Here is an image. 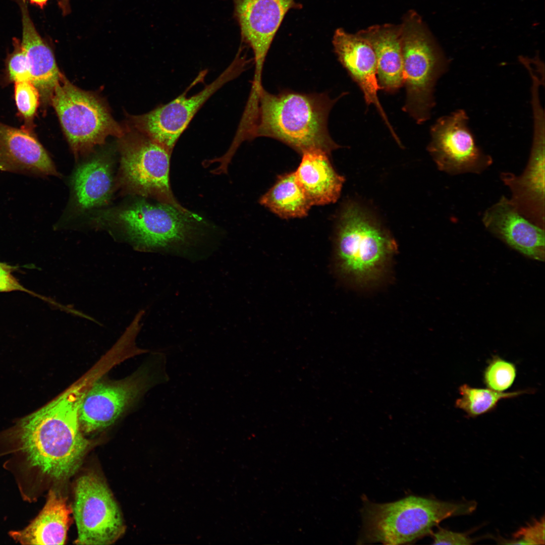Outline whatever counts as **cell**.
I'll list each match as a JSON object with an SVG mask.
<instances>
[{
	"label": "cell",
	"instance_id": "obj_19",
	"mask_svg": "<svg viewBox=\"0 0 545 545\" xmlns=\"http://www.w3.org/2000/svg\"><path fill=\"white\" fill-rule=\"evenodd\" d=\"M294 172L312 206L335 203L345 181L334 168L330 155L319 149L306 151Z\"/></svg>",
	"mask_w": 545,
	"mask_h": 545
},
{
	"label": "cell",
	"instance_id": "obj_31",
	"mask_svg": "<svg viewBox=\"0 0 545 545\" xmlns=\"http://www.w3.org/2000/svg\"><path fill=\"white\" fill-rule=\"evenodd\" d=\"M70 0H59L58 6L63 16L69 15L71 12Z\"/></svg>",
	"mask_w": 545,
	"mask_h": 545
},
{
	"label": "cell",
	"instance_id": "obj_12",
	"mask_svg": "<svg viewBox=\"0 0 545 545\" xmlns=\"http://www.w3.org/2000/svg\"><path fill=\"white\" fill-rule=\"evenodd\" d=\"M73 513L80 544H110L125 530L123 518L110 489L93 473L80 477L75 487Z\"/></svg>",
	"mask_w": 545,
	"mask_h": 545
},
{
	"label": "cell",
	"instance_id": "obj_16",
	"mask_svg": "<svg viewBox=\"0 0 545 545\" xmlns=\"http://www.w3.org/2000/svg\"><path fill=\"white\" fill-rule=\"evenodd\" d=\"M334 51L338 59L351 78L361 90L366 103L376 108L393 137H398L390 123L378 98L380 90L377 77L376 61L373 49L369 41L357 33L352 34L342 28L336 30L333 38Z\"/></svg>",
	"mask_w": 545,
	"mask_h": 545
},
{
	"label": "cell",
	"instance_id": "obj_5",
	"mask_svg": "<svg viewBox=\"0 0 545 545\" xmlns=\"http://www.w3.org/2000/svg\"><path fill=\"white\" fill-rule=\"evenodd\" d=\"M402 27L403 85L406 99L403 107L418 124L427 121L434 105L433 91L439 78L448 70L449 61L411 15Z\"/></svg>",
	"mask_w": 545,
	"mask_h": 545
},
{
	"label": "cell",
	"instance_id": "obj_30",
	"mask_svg": "<svg viewBox=\"0 0 545 545\" xmlns=\"http://www.w3.org/2000/svg\"><path fill=\"white\" fill-rule=\"evenodd\" d=\"M13 270L11 266L0 262V292L20 291L35 295L20 285L12 275Z\"/></svg>",
	"mask_w": 545,
	"mask_h": 545
},
{
	"label": "cell",
	"instance_id": "obj_20",
	"mask_svg": "<svg viewBox=\"0 0 545 545\" xmlns=\"http://www.w3.org/2000/svg\"><path fill=\"white\" fill-rule=\"evenodd\" d=\"M358 33L369 41L373 49L380 90L396 92L403 85L401 26L375 25Z\"/></svg>",
	"mask_w": 545,
	"mask_h": 545
},
{
	"label": "cell",
	"instance_id": "obj_23",
	"mask_svg": "<svg viewBox=\"0 0 545 545\" xmlns=\"http://www.w3.org/2000/svg\"><path fill=\"white\" fill-rule=\"evenodd\" d=\"M259 203L283 219L304 217L312 206L294 172L279 176Z\"/></svg>",
	"mask_w": 545,
	"mask_h": 545
},
{
	"label": "cell",
	"instance_id": "obj_10",
	"mask_svg": "<svg viewBox=\"0 0 545 545\" xmlns=\"http://www.w3.org/2000/svg\"><path fill=\"white\" fill-rule=\"evenodd\" d=\"M249 62L239 49L229 67L202 90L187 96L188 91L202 79L205 72H201L187 89L174 100L134 117L136 128L172 153L178 139L202 105L220 88L243 72Z\"/></svg>",
	"mask_w": 545,
	"mask_h": 545
},
{
	"label": "cell",
	"instance_id": "obj_18",
	"mask_svg": "<svg viewBox=\"0 0 545 545\" xmlns=\"http://www.w3.org/2000/svg\"><path fill=\"white\" fill-rule=\"evenodd\" d=\"M22 14V47L26 54L31 75L30 81L39 91L43 101L50 99L62 75L57 67L51 48L41 37L32 21L25 0H20Z\"/></svg>",
	"mask_w": 545,
	"mask_h": 545
},
{
	"label": "cell",
	"instance_id": "obj_6",
	"mask_svg": "<svg viewBox=\"0 0 545 545\" xmlns=\"http://www.w3.org/2000/svg\"><path fill=\"white\" fill-rule=\"evenodd\" d=\"M166 356L154 353L146 364L129 378L116 382L97 380L90 385L79 410L81 429L90 433L113 424L126 408L151 387L169 380Z\"/></svg>",
	"mask_w": 545,
	"mask_h": 545
},
{
	"label": "cell",
	"instance_id": "obj_13",
	"mask_svg": "<svg viewBox=\"0 0 545 545\" xmlns=\"http://www.w3.org/2000/svg\"><path fill=\"white\" fill-rule=\"evenodd\" d=\"M232 1L241 40L253 51V82L260 83L265 58L285 15L292 9H301L302 5L295 0Z\"/></svg>",
	"mask_w": 545,
	"mask_h": 545
},
{
	"label": "cell",
	"instance_id": "obj_8",
	"mask_svg": "<svg viewBox=\"0 0 545 545\" xmlns=\"http://www.w3.org/2000/svg\"><path fill=\"white\" fill-rule=\"evenodd\" d=\"M50 99L76 155L102 144L109 136L123 135L121 127L98 97L75 86L63 76Z\"/></svg>",
	"mask_w": 545,
	"mask_h": 545
},
{
	"label": "cell",
	"instance_id": "obj_22",
	"mask_svg": "<svg viewBox=\"0 0 545 545\" xmlns=\"http://www.w3.org/2000/svg\"><path fill=\"white\" fill-rule=\"evenodd\" d=\"M72 183L81 207L87 209L105 204L113 188L110 161L99 157L82 164L74 173Z\"/></svg>",
	"mask_w": 545,
	"mask_h": 545
},
{
	"label": "cell",
	"instance_id": "obj_32",
	"mask_svg": "<svg viewBox=\"0 0 545 545\" xmlns=\"http://www.w3.org/2000/svg\"><path fill=\"white\" fill-rule=\"evenodd\" d=\"M31 4L36 5L43 9L48 0H28Z\"/></svg>",
	"mask_w": 545,
	"mask_h": 545
},
{
	"label": "cell",
	"instance_id": "obj_25",
	"mask_svg": "<svg viewBox=\"0 0 545 545\" xmlns=\"http://www.w3.org/2000/svg\"><path fill=\"white\" fill-rule=\"evenodd\" d=\"M516 375L517 368L514 363L495 355L484 370L483 380L488 388L503 392L512 386Z\"/></svg>",
	"mask_w": 545,
	"mask_h": 545
},
{
	"label": "cell",
	"instance_id": "obj_9",
	"mask_svg": "<svg viewBox=\"0 0 545 545\" xmlns=\"http://www.w3.org/2000/svg\"><path fill=\"white\" fill-rule=\"evenodd\" d=\"M121 145L120 180L126 190L190 211L177 201L172 192L170 151L139 131L124 139Z\"/></svg>",
	"mask_w": 545,
	"mask_h": 545
},
{
	"label": "cell",
	"instance_id": "obj_14",
	"mask_svg": "<svg viewBox=\"0 0 545 545\" xmlns=\"http://www.w3.org/2000/svg\"><path fill=\"white\" fill-rule=\"evenodd\" d=\"M500 178L511 193L509 198L517 210L545 229V129L533 128L532 144L524 170L520 175L510 172Z\"/></svg>",
	"mask_w": 545,
	"mask_h": 545
},
{
	"label": "cell",
	"instance_id": "obj_15",
	"mask_svg": "<svg viewBox=\"0 0 545 545\" xmlns=\"http://www.w3.org/2000/svg\"><path fill=\"white\" fill-rule=\"evenodd\" d=\"M484 228L509 246L531 258L543 261L544 228L522 215L509 198L502 195L481 216Z\"/></svg>",
	"mask_w": 545,
	"mask_h": 545
},
{
	"label": "cell",
	"instance_id": "obj_7",
	"mask_svg": "<svg viewBox=\"0 0 545 545\" xmlns=\"http://www.w3.org/2000/svg\"><path fill=\"white\" fill-rule=\"evenodd\" d=\"M117 221L139 250L178 249L193 242L197 234V214L166 203L139 201L120 210Z\"/></svg>",
	"mask_w": 545,
	"mask_h": 545
},
{
	"label": "cell",
	"instance_id": "obj_33",
	"mask_svg": "<svg viewBox=\"0 0 545 545\" xmlns=\"http://www.w3.org/2000/svg\"><path fill=\"white\" fill-rule=\"evenodd\" d=\"M223 1H225V0H223Z\"/></svg>",
	"mask_w": 545,
	"mask_h": 545
},
{
	"label": "cell",
	"instance_id": "obj_17",
	"mask_svg": "<svg viewBox=\"0 0 545 545\" xmlns=\"http://www.w3.org/2000/svg\"><path fill=\"white\" fill-rule=\"evenodd\" d=\"M0 171L58 176L51 158L29 130L0 122Z\"/></svg>",
	"mask_w": 545,
	"mask_h": 545
},
{
	"label": "cell",
	"instance_id": "obj_28",
	"mask_svg": "<svg viewBox=\"0 0 545 545\" xmlns=\"http://www.w3.org/2000/svg\"><path fill=\"white\" fill-rule=\"evenodd\" d=\"M544 517L534 520L520 528L513 534L515 539H521L527 544H544Z\"/></svg>",
	"mask_w": 545,
	"mask_h": 545
},
{
	"label": "cell",
	"instance_id": "obj_3",
	"mask_svg": "<svg viewBox=\"0 0 545 545\" xmlns=\"http://www.w3.org/2000/svg\"><path fill=\"white\" fill-rule=\"evenodd\" d=\"M475 501L451 502L415 496L387 503L363 500L358 544H406L430 535L444 519L469 515Z\"/></svg>",
	"mask_w": 545,
	"mask_h": 545
},
{
	"label": "cell",
	"instance_id": "obj_2",
	"mask_svg": "<svg viewBox=\"0 0 545 545\" xmlns=\"http://www.w3.org/2000/svg\"><path fill=\"white\" fill-rule=\"evenodd\" d=\"M337 99H331L325 93L285 90L274 94L262 87L244 121V141L270 137L284 143L300 154L319 149L331 155L340 147L332 139L328 128L329 115Z\"/></svg>",
	"mask_w": 545,
	"mask_h": 545
},
{
	"label": "cell",
	"instance_id": "obj_11",
	"mask_svg": "<svg viewBox=\"0 0 545 545\" xmlns=\"http://www.w3.org/2000/svg\"><path fill=\"white\" fill-rule=\"evenodd\" d=\"M427 150L438 169L448 175L481 174L493 163L479 147L462 109L440 117L430 128Z\"/></svg>",
	"mask_w": 545,
	"mask_h": 545
},
{
	"label": "cell",
	"instance_id": "obj_27",
	"mask_svg": "<svg viewBox=\"0 0 545 545\" xmlns=\"http://www.w3.org/2000/svg\"><path fill=\"white\" fill-rule=\"evenodd\" d=\"M13 40L15 48L9 56L7 63L8 77L15 83L30 81L29 66L21 42L17 38Z\"/></svg>",
	"mask_w": 545,
	"mask_h": 545
},
{
	"label": "cell",
	"instance_id": "obj_26",
	"mask_svg": "<svg viewBox=\"0 0 545 545\" xmlns=\"http://www.w3.org/2000/svg\"><path fill=\"white\" fill-rule=\"evenodd\" d=\"M15 100L20 114L26 119H31L37 109L39 93L30 81L15 83Z\"/></svg>",
	"mask_w": 545,
	"mask_h": 545
},
{
	"label": "cell",
	"instance_id": "obj_24",
	"mask_svg": "<svg viewBox=\"0 0 545 545\" xmlns=\"http://www.w3.org/2000/svg\"><path fill=\"white\" fill-rule=\"evenodd\" d=\"M530 392L532 391L525 390L504 393L463 384L459 388L461 397L456 400L455 405L456 408L464 411L468 418H474L493 411L502 399L514 398Z\"/></svg>",
	"mask_w": 545,
	"mask_h": 545
},
{
	"label": "cell",
	"instance_id": "obj_4",
	"mask_svg": "<svg viewBox=\"0 0 545 545\" xmlns=\"http://www.w3.org/2000/svg\"><path fill=\"white\" fill-rule=\"evenodd\" d=\"M336 246L342 271L360 283L378 279L397 248L395 240L353 202L340 214Z\"/></svg>",
	"mask_w": 545,
	"mask_h": 545
},
{
	"label": "cell",
	"instance_id": "obj_29",
	"mask_svg": "<svg viewBox=\"0 0 545 545\" xmlns=\"http://www.w3.org/2000/svg\"><path fill=\"white\" fill-rule=\"evenodd\" d=\"M432 537V544L468 545L473 543L476 539L470 538L467 533L454 532L445 528H439L430 535Z\"/></svg>",
	"mask_w": 545,
	"mask_h": 545
},
{
	"label": "cell",
	"instance_id": "obj_1",
	"mask_svg": "<svg viewBox=\"0 0 545 545\" xmlns=\"http://www.w3.org/2000/svg\"><path fill=\"white\" fill-rule=\"evenodd\" d=\"M90 384L73 385L36 411L0 432V457L24 501L32 503L46 482L64 480L79 468L89 445L79 410Z\"/></svg>",
	"mask_w": 545,
	"mask_h": 545
},
{
	"label": "cell",
	"instance_id": "obj_21",
	"mask_svg": "<svg viewBox=\"0 0 545 545\" xmlns=\"http://www.w3.org/2000/svg\"><path fill=\"white\" fill-rule=\"evenodd\" d=\"M71 510L57 490H49L46 502L38 515L24 528L9 534L21 544H64Z\"/></svg>",
	"mask_w": 545,
	"mask_h": 545
}]
</instances>
